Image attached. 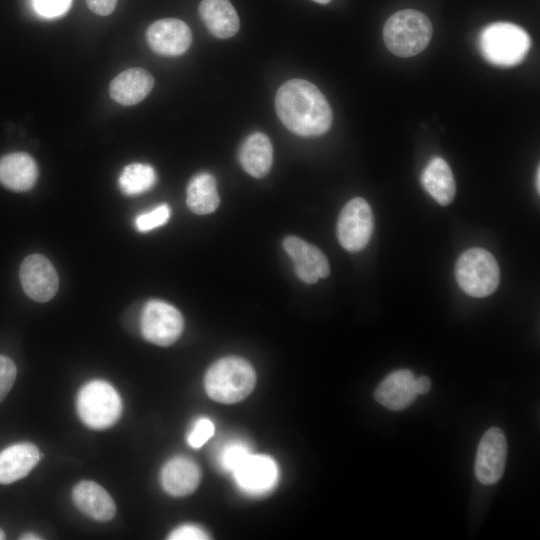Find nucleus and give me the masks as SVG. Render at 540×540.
<instances>
[{
  "mask_svg": "<svg viewBox=\"0 0 540 540\" xmlns=\"http://www.w3.org/2000/svg\"><path fill=\"white\" fill-rule=\"evenodd\" d=\"M275 109L283 125L303 137L325 134L333 120L325 96L314 84L303 79H291L278 89Z\"/></svg>",
  "mask_w": 540,
  "mask_h": 540,
  "instance_id": "f257e3e1",
  "label": "nucleus"
},
{
  "mask_svg": "<svg viewBox=\"0 0 540 540\" xmlns=\"http://www.w3.org/2000/svg\"><path fill=\"white\" fill-rule=\"evenodd\" d=\"M256 375L248 361L227 356L214 362L207 370L204 386L216 402L233 404L246 398L253 390Z\"/></svg>",
  "mask_w": 540,
  "mask_h": 540,
  "instance_id": "f03ea898",
  "label": "nucleus"
},
{
  "mask_svg": "<svg viewBox=\"0 0 540 540\" xmlns=\"http://www.w3.org/2000/svg\"><path fill=\"white\" fill-rule=\"evenodd\" d=\"M433 34L429 18L420 11L405 9L386 21L383 40L388 50L399 57H412L422 52Z\"/></svg>",
  "mask_w": 540,
  "mask_h": 540,
  "instance_id": "7ed1b4c3",
  "label": "nucleus"
},
{
  "mask_svg": "<svg viewBox=\"0 0 540 540\" xmlns=\"http://www.w3.org/2000/svg\"><path fill=\"white\" fill-rule=\"evenodd\" d=\"M530 46L529 34L522 27L509 22L492 23L479 35V49L483 57L501 67L522 62Z\"/></svg>",
  "mask_w": 540,
  "mask_h": 540,
  "instance_id": "20e7f679",
  "label": "nucleus"
},
{
  "mask_svg": "<svg viewBox=\"0 0 540 540\" xmlns=\"http://www.w3.org/2000/svg\"><path fill=\"white\" fill-rule=\"evenodd\" d=\"M76 407L82 422L94 430L113 426L123 409L116 389L103 380H93L83 385L77 395Z\"/></svg>",
  "mask_w": 540,
  "mask_h": 540,
  "instance_id": "39448f33",
  "label": "nucleus"
},
{
  "mask_svg": "<svg viewBox=\"0 0 540 540\" xmlns=\"http://www.w3.org/2000/svg\"><path fill=\"white\" fill-rule=\"evenodd\" d=\"M455 277L469 296L482 298L498 287L500 271L494 256L485 249L471 248L463 252L455 265Z\"/></svg>",
  "mask_w": 540,
  "mask_h": 540,
  "instance_id": "423d86ee",
  "label": "nucleus"
},
{
  "mask_svg": "<svg viewBox=\"0 0 540 540\" xmlns=\"http://www.w3.org/2000/svg\"><path fill=\"white\" fill-rule=\"evenodd\" d=\"M184 327L182 314L171 304L152 299L145 303L140 314V331L149 342L169 346L181 335Z\"/></svg>",
  "mask_w": 540,
  "mask_h": 540,
  "instance_id": "0eeeda50",
  "label": "nucleus"
},
{
  "mask_svg": "<svg viewBox=\"0 0 540 540\" xmlns=\"http://www.w3.org/2000/svg\"><path fill=\"white\" fill-rule=\"evenodd\" d=\"M374 218L370 205L361 197L351 199L341 210L337 223V236L341 246L358 252L370 241Z\"/></svg>",
  "mask_w": 540,
  "mask_h": 540,
  "instance_id": "6e6552de",
  "label": "nucleus"
},
{
  "mask_svg": "<svg viewBox=\"0 0 540 540\" xmlns=\"http://www.w3.org/2000/svg\"><path fill=\"white\" fill-rule=\"evenodd\" d=\"M507 457V441L504 432L497 427L488 429L482 436L476 453L475 476L484 485L497 483L504 472Z\"/></svg>",
  "mask_w": 540,
  "mask_h": 540,
  "instance_id": "1a4fd4ad",
  "label": "nucleus"
},
{
  "mask_svg": "<svg viewBox=\"0 0 540 540\" xmlns=\"http://www.w3.org/2000/svg\"><path fill=\"white\" fill-rule=\"evenodd\" d=\"M19 276L25 294L34 301L47 302L58 290L57 272L52 263L41 254L27 256L21 263Z\"/></svg>",
  "mask_w": 540,
  "mask_h": 540,
  "instance_id": "9d476101",
  "label": "nucleus"
},
{
  "mask_svg": "<svg viewBox=\"0 0 540 540\" xmlns=\"http://www.w3.org/2000/svg\"><path fill=\"white\" fill-rule=\"evenodd\" d=\"M146 39L153 52L161 56L184 54L192 43L188 25L176 18L155 21L146 31Z\"/></svg>",
  "mask_w": 540,
  "mask_h": 540,
  "instance_id": "9b49d317",
  "label": "nucleus"
},
{
  "mask_svg": "<svg viewBox=\"0 0 540 540\" xmlns=\"http://www.w3.org/2000/svg\"><path fill=\"white\" fill-rule=\"evenodd\" d=\"M233 475L242 491L250 495H262L275 487L278 467L269 456L249 454Z\"/></svg>",
  "mask_w": 540,
  "mask_h": 540,
  "instance_id": "f8f14e48",
  "label": "nucleus"
},
{
  "mask_svg": "<svg viewBox=\"0 0 540 540\" xmlns=\"http://www.w3.org/2000/svg\"><path fill=\"white\" fill-rule=\"evenodd\" d=\"M283 246L293 261L297 276L303 282L313 284L329 275L328 259L316 246L296 236L286 237Z\"/></svg>",
  "mask_w": 540,
  "mask_h": 540,
  "instance_id": "ddd939ff",
  "label": "nucleus"
},
{
  "mask_svg": "<svg viewBox=\"0 0 540 540\" xmlns=\"http://www.w3.org/2000/svg\"><path fill=\"white\" fill-rule=\"evenodd\" d=\"M160 480L166 493L182 497L196 490L201 480V470L191 458L176 456L165 463Z\"/></svg>",
  "mask_w": 540,
  "mask_h": 540,
  "instance_id": "4468645a",
  "label": "nucleus"
},
{
  "mask_svg": "<svg viewBox=\"0 0 540 540\" xmlns=\"http://www.w3.org/2000/svg\"><path fill=\"white\" fill-rule=\"evenodd\" d=\"M415 376L408 369L396 370L387 375L374 392L375 400L392 411L408 407L417 397Z\"/></svg>",
  "mask_w": 540,
  "mask_h": 540,
  "instance_id": "2eb2a0df",
  "label": "nucleus"
},
{
  "mask_svg": "<svg viewBox=\"0 0 540 540\" xmlns=\"http://www.w3.org/2000/svg\"><path fill=\"white\" fill-rule=\"evenodd\" d=\"M75 506L89 518L106 522L116 513V505L110 494L93 481H80L72 490Z\"/></svg>",
  "mask_w": 540,
  "mask_h": 540,
  "instance_id": "dca6fc26",
  "label": "nucleus"
},
{
  "mask_svg": "<svg viewBox=\"0 0 540 540\" xmlns=\"http://www.w3.org/2000/svg\"><path fill=\"white\" fill-rule=\"evenodd\" d=\"M38 178V167L31 155L13 152L0 159V183L14 192L30 190Z\"/></svg>",
  "mask_w": 540,
  "mask_h": 540,
  "instance_id": "f3484780",
  "label": "nucleus"
},
{
  "mask_svg": "<svg viewBox=\"0 0 540 540\" xmlns=\"http://www.w3.org/2000/svg\"><path fill=\"white\" fill-rule=\"evenodd\" d=\"M154 86L153 76L142 68H129L110 83L109 93L121 105H135L142 101Z\"/></svg>",
  "mask_w": 540,
  "mask_h": 540,
  "instance_id": "a211bd4d",
  "label": "nucleus"
},
{
  "mask_svg": "<svg viewBox=\"0 0 540 540\" xmlns=\"http://www.w3.org/2000/svg\"><path fill=\"white\" fill-rule=\"evenodd\" d=\"M40 460L32 443L13 444L0 452V484H10L26 477Z\"/></svg>",
  "mask_w": 540,
  "mask_h": 540,
  "instance_id": "6ab92c4d",
  "label": "nucleus"
},
{
  "mask_svg": "<svg viewBox=\"0 0 540 540\" xmlns=\"http://www.w3.org/2000/svg\"><path fill=\"white\" fill-rule=\"evenodd\" d=\"M198 10L204 25L213 36L227 39L238 32L239 17L229 0H202Z\"/></svg>",
  "mask_w": 540,
  "mask_h": 540,
  "instance_id": "aec40b11",
  "label": "nucleus"
},
{
  "mask_svg": "<svg viewBox=\"0 0 540 540\" xmlns=\"http://www.w3.org/2000/svg\"><path fill=\"white\" fill-rule=\"evenodd\" d=\"M242 168L255 178L268 174L273 162V147L268 136L261 132L249 135L239 150Z\"/></svg>",
  "mask_w": 540,
  "mask_h": 540,
  "instance_id": "412c9836",
  "label": "nucleus"
},
{
  "mask_svg": "<svg viewBox=\"0 0 540 540\" xmlns=\"http://www.w3.org/2000/svg\"><path fill=\"white\" fill-rule=\"evenodd\" d=\"M421 183L429 195L440 205L450 204L456 193L453 173L441 157L430 160L421 174Z\"/></svg>",
  "mask_w": 540,
  "mask_h": 540,
  "instance_id": "4be33fe9",
  "label": "nucleus"
},
{
  "mask_svg": "<svg viewBox=\"0 0 540 540\" xmlns=\"http://www.w3.org/2000/svg\"><path fill=\"white\" fill-rule=\"evenodd\" d=\"M186 203L195 214L205 215L214 212L220 203L216 180L207 172L196 174L187 186Z\"/></svg>",
  "mask_w": 540,
  "mask_h": 540,
  "instance_id": "5701e85b",
  "label": "nucleus"
},
{
  "mask_svg": "<svg viewBox=\"0 0 540 540\" xmlns=\"http://www.w3.org/2000/svg\"><path fill=\"white\" fill-rule=\"evenodd\" d=\"M156 180V172L151 165L132 163L123 169L118 184L123 194L134 196L150 190Z\"/></svg>",
  "mask_w": 540,
  "mask_h": 540,
  "instance_id": "b1692460",
  "label": "nucleus"
},
{
  "mask_svg": "<svg viewBox=\"0 0 540 540\" xmlns=\"http://www.w3.org/2000/svg\"><path fill=\"white\" fill-rule=\"evenodd\" d=\"M249 454V445L243 440L234 439L220 447L216 461L222 470L233 473Z\"/></svg>",
  "mask_w": 540,
  "mask_h": 540,
  "instance_id": "393cba45",
  "label": "nucleus"
},
{
  "mask_svg": "<svg viewBox=\"0 0 540 540\" xmlns=\"http://www.w3.org/2000/svg\"><path fill=\"white\" fill-rule=\"evenodd\" d=\"M170 208L167 204H161L154 209L139 214L135 219V226L140 232H148L164 225L170 217Z\"/></svg>",
  "mask_w": 540,
  "mask_h": 540,
  "instance_id": "a878e982",
  "label": "nucleus"
},
{
  "mask_svg": "<svg viewBox=\"0 0 540 540\" xmlns=\"http://www.w3.org/2000/svg\"><path fill=\"white\" fill-rule=\"evenodd\" d=\"M214 429V424L210 419H198L187 437L188 444L192 448H200L212 437Z\"/></svg>",
  "mask_w": 540,
  "mask_h": 540,
  "instance_id": "bb28decb",
  "label": "nucleus"
},
{
  "mask_svg": "<svg viewBox=\"0 0 540 540\" xmlns=\"http://www.w3.org/2000/svg\"><path fill=\"white\" fill-rule=\"evenodd\" d=\"M72 0H33L35 11L42 17L54 18L65 14Z\"/></svg>",
  "mask_w": 540,
  "mask_h": 540,
  "instance_id": "cd10ccee",
  "label": "nucleus"
},
{
  "mask_svg": "<svg viewBox=\"0 0 540 540\" xmlns=\"http://www.w3.org/2000/svg\"><path fill=\"white\" fill-rule=\"evenodd\" d=\"M16 374L15 363L10 358L0 355V402L11 390Z\"/></svg>",
  "mask_w": 540,
  "mask_h": 540,
  "instance_id": "c85d7f7f",
  "label": "nucleus"
},
{
  "mask_svg": "<svg viewBox=\"0 0 540 540\" xmlns=\"http://www.w3.org/2000/svg\"><path fill=\"white\" fill-rule=\"evenodd\" d=\"M170 540H205L209 539L207 532L193 524H184L175 528L168 536Z\"/></svg>",
  "mask_w": 540,
  "mask_h": 540,
  "instance_id": "c756f323",
  "label": "nucleus"
},
{
  "mask_svg": "<svg viewBox=\"0 0 540 540\" xmlns=\"http://www.w3.org/2000/svg\"><path fill=\"white\" fill-rule=\"evenodd\" d=\"M88 8L97 15H110L116 8L117 0H86Z\"/></svg>",
  "mask_w": 540,
  "mask_h": 540,
  "instance_id": "7c9ffc66",
  "label": "nucleus"
},
{
  "mask_svg": "<svg viewBox=\"0 0 540 540\" xmlns=\"http://www.w3.org/2000/svg\"><path fill=\"white\" fill-rule=\"evenodd\" d=\"M415 391L418 394H426L431 388V381L427 376H419L414 380Z\"/></svg>",
  "mask_w": 540,
  "mask_h": 540,
  "instance_id": "2f4dec72",
  "label": "nucleus"
},
{
  "mask_svg": "<svg viewBox=\"0 0 540 540\" xmlns=\"http://www.w3.org/2000/svg\"><path fill=\"white\" fill-rule=\"evenodd\" d=\"M21 540H39L42 539L39 535L31 532H26L20 536Z\"/></svg>",
  "mask_w": 540,
  "mask_h": 540,
  "instance_id": "473e14b6",
  "label": "nucleus"
},
{
  "mask_svg": "<svg viewBox=\"0 0 540 540\" xmlns=\"http://www.w3.org/2000/svg\"><path fill=\"white\" fill-rule=\"evenodd\" d=\"M539 177H540V169H539V166H538L537 171H536V176H535V187H536L538 193L540 192Z\"/></svg>",
  "mask_w": 540,
  "mask_h": 540,
  "instance_id": "72a5a7b5",
  "label": "nucleus"
},
{
  "mask_svg": "<svg viewBox=\"0 0 540 540\" xmlns=\"http://www.w3.org/2000/svg\"><path fill=\"white\" fill-rule=\"evenodd\" d=\"M312 1H314V2H316V3H319V4H327V3H329L331 0H312Z\"/></svg>",
  "mask_w": 540,
  "mask_h": 540,
  "instance_id": "f704fd0d",
  "label": "nucleus"
},
{
  "mask_svg": "<svg viewBox=\"0 0 540 540\" xmlns=\"http://www.w3.org/2000/svg\"><path fill=\"white\" fill-rule=\"evenodd\" d=\"M5 538H6L5 533H4V531L0 528V540H3V539H5Z\"/></svg>",
  "mask_w": 540,
  "mask_h": 540,
  "instance_id": "c9c22d12",
  "label": "nucleus"
}]
</instances>
